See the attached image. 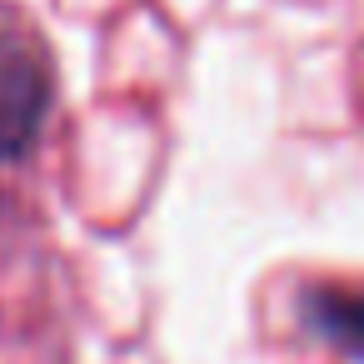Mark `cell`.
I'll use <instances>...</instances> for the list:
<instances>
[{"mask_svg":"<svg viewBox=\"0 0 364 364\" xmlns=\"http://www.w3.org/2000/svg\"><path fill=\"white\" fill-rule=\"evenodd\" d=\"M50 65L36 41L0 36V165L31 150L50 110Z\"/></svg>","mask_w":364,"mask_h":364,"instance_id":"1","label":"cell"}]
</instances>
